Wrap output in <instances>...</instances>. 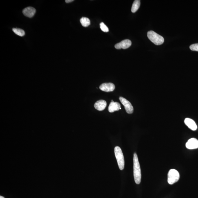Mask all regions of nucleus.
Masks as SVG:
<instances>
[{
	"label": "nucleus",
	"mask_w": 198,
	"mask_h": 198,
	"mask_svg": "<svg viewBox=\"0 0 198 198\" xmlns=\"http://www.w3.org/2000/svg\"><path fill=\"white\" fill-rule=\"evenodd\" d=\"M140 6V1L139 0H135L133 1V5L131 8V12L133 13L136 12L139 9Z\"/></svg>",
	"instance_id": "ddd939ff"
},
{
	"label": "nucleus",
	"mask_w": 198,
	"mask_h": 198,
	"mask_svg": "<svg viewBox=\"0 0 198 198\" xmlns=\"http://www.w3.org/2000/svg\"><path fill=\"white\" fill-rule=\"evenodd\" d=\"M179 174L176 170L171 169L168 174V182L170 185H173L179 180Z\"/></svg>",
	"instance_id": "20e7f679"
},
{
	"label": "nucleus",
	"mask_w": 198,
	"mask_h": 198,
	"mask_svg": "<svg viewBox=\"0 0 198 198\" xmlns=\"http://www.w3.org/2000/svg\"><path fill=\"white\" fill-rule=\"evenodd\" d=\"M107 103L104 100H100L96 102L94 104L95 108L99 111H102L104 110L107 107Z\"/></svg>",
	"instance_id": "9b49d317"
},
{
	"label": "nucleus",
	"mask_w": 198,
	"mask_h": 198,
	"mask_svg": "<svg viewBox=\"0 0 198 198\" xmlns=\"http://www.w3.org/2000/svg\"><path fill=\"white\" fill-rule=\"evenodd\" d=\"M13 31L16 34L21 37L25 35L24 31L21 29L13 28Z\"/></svg>",
	"instance_id": "2eb2a0df"
},
{
	"label": "nucleus",
	"mask_w": 198,
	"mask_h": 198,
	"mask_svg": "<svg viewBox=\"0 0 198 198\" xmlns=\"http://www.w3.org/2000/svg\"><path fill=\"white\" fill-rule=\"evenodd\" d=\"M0 198H4V197H3V196H0Z\"/></svg>",
	"instance_id": "6ab92c4d"
},
{
	"label": "nucleus",
	"mask_w": 198,
	"mask_h": 198,
	"mask_svg": "<svg viewBox=\"0 0 198 198\" xmlns=\"http://www.w3.org/2000/svg\"><path fill=\"white\" fill-rule=\"evenodd\" d=\"M120 108V105L119 103L112 101L109 104L108 109L109 112L112 113L116 111H118Z\"/></svg>",
	"instance_id": "f8f14e48"
},
{
	"label": "nucleus",
	"mask_w": 198,
	"mask_h": 198,
	"mask_svg": "<svg viewBox=\"0 0 198 198\" xmlns=\"http://www.w3.org/2000/svg\"><path fill=\"white\" fill-rule=\"evenodd\" d=\"M133 176L135 181L136 184H139L141 182V170L138 156L136 153L133 154Z\"/></svg>",
	"instance_id": "f257e3e1"
},
{
	"label": "nucleus",
	"mask_w": 198,
	"mask_h": 198,
	"mask_svg": "<svg viewBox=\"0 0 198 198\" xmlns=\"http://www.w3.org/2000/svg\"><path fill=\"white\" fill-rule=\"evenodd\" d=\"M99 89L102 91L109 92L114 91L115 89V86L112 83H104L100 85Z\"/></svg>",
	"instance_id": "0eeeda50"
},
{
	"label": "nucleus",
	"mask_w": 198,
	"mask_h": 198,
	"mask_svg": "<svg viewBox=\"0 0 198 198\" xmlns=\"http://www.w3.org/2000/svg\"><path fill=\"white\" fill-rule=\"evenodd\" d=\"M100 27L101 30L102 31L105 32V33H107V32H109L108 28L107 26L105 24L104 22H102L100 24Z\"/></svg>",
	"instance_id": "dca6fc26"
},
{
	"label": "nucleus",
	"mask_w": 198,
	"mask_h": 198,
	"mask_svg": "<svg viewBox=\"0 0 198 198\" xmlns=\"http://www.w3.org/2000/svg\"><path fill=\"white\" fill-rule=\"evenodd\" d=\"M184 123L190 129L193 131H196L197 129V125L194 121L191 119L189 118H186L184 120Z\"/></svg>",
	"instance_id": "1a4fd4ad"
},
{
	"label": "nucleus",
	"mask_w": 198,
	"mask_h": 198,
	"mask_svg": "<svg viewBox=\"0 0 198 198\" xmlns=\"http://www.w3.org/2000/svg\"><path fill=\"white\" fill-rule=\"evenodd\" d=\"M147 36L149 39L156 45H160L163 44L165 41L163 37L152 30L148 32Z\"/></svg>",
	"instance_id": "f03ea898"
},
{
	"label": "nucleus",
	"mask_w": 198,
	"mask_h": 198,
	"mask_svg": "<svg viewBox=\"0 0 198 198\" xmlns=\"http://www.w3.org/2000/svg\"><path fill=\"white\" fill-rule=\"evenodd\" d=\"M73 1V0H66L65 2L67 3H69L72 2Z\"/></svg>",
	"instance_id": "a211bd4d"
},
{
	"label": "nucleus",
	"mask_w": 198,
	"mask_h": 198,
	"mask_svg": "<svg viewBox=\"0 0 198 198\" xmlns=\"http://www.w3.org/2000/svg\"><path fill=\"white\" fill-rule=\"evenodd\" d=\"M190 49L192 51H198V43L191 45L190 46Z\"/></svg>",
	"instance_id": "f3484780"
},
{
	"label": "nucleus",
	"mask_w": 198,
	"mask_h": 198,
	"mask_svg": "<svg viewBox=\"0 0 198 198\" xmlns=\"http://www.w3.org/2000/svg\"><path fill=\"white\" fill-rule=\"evenodd\" d=\"M132 42L129 39H125L120 42V43H117L115 46V48L117 49H128L131 46Z\"/></svg>",
	"instance_id": "423d86ee"
},
{
	"label": "nucleus",
	"mask_w": 198,
	"mask_h": 198,
	"mask_svg": "<svg viewBox=\"0 0 198 198\" xmlns=\"http://www.w3.org/2000/svg\"><path fill=\"white\" fill-rule=\"evenodd\" d=\"M187 148L189 149H194L198 148V140L195 138H191L186 143Z\"/></svg>",
	"instance_id": "6e6552de"
},
{
	"label": "nucleus",
	"mask_w": 198,
	"mask_h": 198,
	"mask_svg": "<svg viewBox=\"0 0 198 198\" xmlns=\"http://www.w3.org/2000/svg\"><path fill=\"white\" fill-rule=\"evenodd\" d=\"M119 100L122 104L125 107V109L127 113L132 114L133 111V106H132L131 103L129 101L123 97L121 96L119 98Z\"/></svg>",
	"instance_id": "39448f33"
},
{
	"label": "nucleus",
	"mask_w": 198,
	"mask_h": 198,
	"mask_svg": "<svg viewBox=\"0 0 198 198\" xmlns=\"http://www.w3.org/2000/svg\"><path fill=\"white\" fill-rule=\"evenodd\" d=\"M115 154L119 168L121 170H123L125 167V160L122 149L119 146L115 147Z\"/></svg>",
	"instance_id": "7ed1b4c3"
},
{
	"label": "nucleus",
	"mask_w": 198,
	"mask_h": 198,
	"mask_svg": "<svg viewBox=\"0 0 198 198\" xmlns=\"http://www.w3.org/2000/svg\"><path fill=\"white\" fill-rule=\"evenodd\" d=\"M80 23L85 27H87L90 24V21L88 18L83 17L80 20Z\"/></svg>",
	"instance_id": "4468645a"
},
{
	"label": "nucleus",
	"mask_w": 198,
	"mask_h": 198,
	"mask_svg": "<svg viewBox=\"0 0 198 198\" xmlns=\"http://www.w3.org/2000/svg\"><path fill=\"white\" fill-rule=\"evenodd\" d=\"M36 12V9L32 7L25 8L22 11L24 15L29 18L33 17Z\"/></svg>",
	"instance_id": "9d476101"
}]
</instances>
